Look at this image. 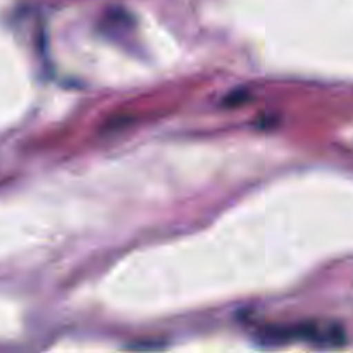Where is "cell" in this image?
Listing matches in <instances>:
<instances>
[{"label": "cell", "instance_id": "1", "mask_svg": "<svg viewBox=\"0 0 353 353\" xmlns=\"http://www.w3.org/2000/svg\"><path fill=\"white\" fill-rule=\"evenodd\" d=\"M128 348H130V350H161V348H164V345L145 343V345H131V347Z\"/></svg>", "mask_w": 353, "mask_h": 353}]
</instances>
